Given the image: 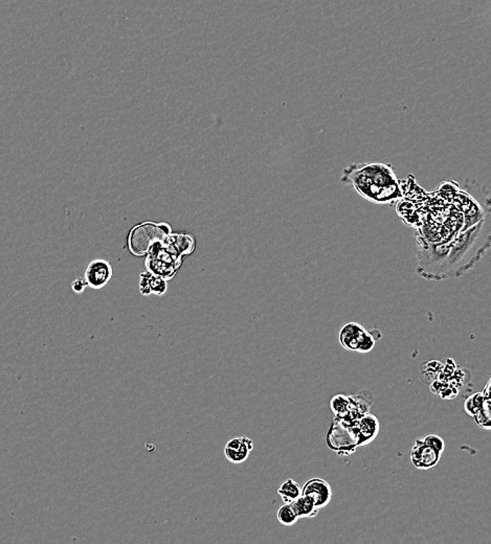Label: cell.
Returning <instances> with one entry per match:
<instances>
[{"instance_id": "cell-3", "label": "cell", "mask_w": 491, "mask_h": 544, "mask_svg": "<svg viewBox=\"0 0 491 544\" xmlns=\"http://www.w3.org/2000/svg\"><path fill=\"white\" fill-rule=\"evenodd\" d=\"M339 343L343 349L359 353H369L375 347V339L361 325L346 324L339 331Z\"/></svg>"}, {"instance_id": "cell-4", "label": "cell", "mask_w": 491, "mask_h": 544, "mask_svg": "<svg viewBox=\"0 0 491 544\" xmlns=\"http://www.w3.org/2000/svg\"><path fill=\"white\" fill-rule=\"evenodd\" d=\"M111 264L107 260L98 259L88 265L85 272V282L93 289H101L111 280Z\"/></svg>"}, {"instance_id": "cell-13", "label": "cell", "mask_w": 491, "mask_h": 544, "mask_svg": "<svg viewBox=\"0 0 491 544\" xmlns=\"http://www.w3.org/2000/svg\"><path fill=\"white\" fill-rule=\"evenodd\" d=\"M278 521L284 527H292L298 523V518L290 504H284L278 510Z\"/></svg>"}, {"instance_id": "cell-2", "label": "cell", "mask_w": 491, "mask_h": 544, "mask_svg": "<svg viewBox=\"0 0 491 544\" xmlns=\"http://www.w3.org/2000/svg\"><path fill=\"white\" fill-rule=\"evenodd\" d=\"M169 225L147 224L140 225L131 233L130 248L133 253L142 255L150 253L151 249L166 240L169 234Z\"/></svg>"}, {"instance_id": "cell-1", "label": "cell", "mask_w": 491, "mask_h": 544, "mask_svg": "<svg viewBox=\"0 0 491 544\" xmlns=\"http://www.w3.org/2000/svg\"><path fill=\"white\" fill-rule=\"evenodd\" d=\"M341 181L375 204H393L404 197L400 180L390 163H353L343 170Z\"/></svg>"}, {"instance_id": "cell-7", "label": "cell", "mask_w": 491, "mask_h": 544, "mask_svg": "<svg viewBox=\"0 0 491 544\" xmlns=\"http://www.w3.org/2000/svg\"><path fill=\"white\" fill-rule=\"evenodd\" d=\"M253 449V439L245 435H241L228 442L224 448V455L232 464H242L249 459Z\"/></svg>"}, {"instance_id": "cell-17", "label": "cell", "mask_w": 491, "mask_h": 544, "mask_svg": "<svg viewBox=\"0 0 491 544\" xmlns=\"http://www.w3.org/2000/svg\"><path fill=\"white\" fill-rule=\"evenodd\" d=\"M86 286H87V284L83 280H75L73 283V291L77 292V293H82L85 290Z\"/></svg>"}, {"instance_id": "cell-14", "label": "cell", "mask_w": 491, "mask_h": 544, "mask_svg": "<svg viewBox=\"0 0 491 544\" xmlns=\"http://www.w3.org/2000/svg\"><path fill=\"white\" fill-rule=\"evenodd\" d=\"M485 400H486V399L484 398L482 392H476V394L468 397V398L466 399L465 403H464L465 412H467L470 417L474 418V417L480 412L481 408H482L483 405H484Z\"/></svg>"}, {"instance_id": "cell-6", "label": "cell", "mask_w": 491, "mask_h": 544, "mask_svg": "<svg viewBox=\"0 0 491 544\" xmlns=\"http://www.w3.org/2000/svg\"><path fill=\"white\" fill-rule=\"evenodd\" d=\"M303 495H310L314 500L316 508L323 509L328 506L332 500V489L326 480L314 478L305 482L302 488Z\"/></svg>"}, {"instance_id": "cell-5", "label": "cell", "mask_w": 491, "mask_h": 544, "mask_svg": "<svg viewBox=\"0 0 491 544\" xmlns=\"http://www.w3.org/2000/svg\"><path fill=\"white\" fill-rule=\"evenodd\" d=\"M441 455L431 446L427 445L422 439L415 442L411 451V461L413 465L420 470H429L439 463Z\"/></svg>"}, {"instance_id": "cell-9", "label": "cell", "mask_w": 491, "mask_h": 544, "mask_svg": "<svg viewBox=\"0 0 491 544\" xmlns=\"http://www.w3.org/2000/svg\"><path fill=\"white\" fill-rule=\"evenodd\" d=\"M298 519L312 518L319 514L320 509L316 508L314 500L310 495H301L292 504H290Z\"/></svg>"}, {"instance_id": "cell-18", "label": "cell", "mask_w": 491, "mask_h": 544, "mask_svg": "<svg viewBox=\"0 0 491 544\" xmlns=\"http://www.w3.org/2000/svg\"><path fill=\"white\" fill-rule=\"evenodd\" d=\"M483 396H484L485 399H490V379L487 381L486 386H485L484 390L482 392Z\"/></svg>"}, {"instance_id": "cell-15", "label": "cell", "mask_w": 491, "mask_h": 544, "mask_svg": "<svg viewBox=\"0 0 491 544\" xmlns=\"http://www.w3.org/2000/svg\"><path fill=\"white\" fill-rule=\"evenodd\" d=\"M474 419L476 424H478V426H480L481 428L487 429V430L491 428L490 399H486V400H485L484 405H483L480 412L474 417Z\"/></svg>"}, {"instance_id": "cell-8", "label": "cell", "mask_w": 491, "mask_h": 544, "mask_svg": "<svg viewBox=\"0 0 491 544\" xmlns=\"http://www.w3.org/2000/svg\"><path fill=\"white\" fill-rule=\"evenodd\" d=\"M354 427L357 435V446H365L377 437L380 422L374 415L368 412L361 415V418L356 421Z\"/></svg>"}, {"instance_id": "cell-10", "label": "cell", "mask_w": 491, "mask_h": 544, "mask_svg": "<svg viewBox=\"0 0 491 544\" xmlns=\"http://www.w3.org/2000/svg\"><path fill=\"white\" fill-rule=\"evenodd\" d=\"M166 289H167L166 282L159 275H148V273L142 275L141 292L143 294L148 296V294L155 293L161 296L165 293Z\"/></svg>"}, {"instance_id": "cell-12", "label": "cell", "mask_w": 491, "mask_h": 544, "mask_svg": "<svg viewBox=\"0 0 491 544\" xmlns=\"http://www.w3.org/2000/svg\"><path fill=\"white\" fill-rule=\"evenodd\" d=\"M278 494L285 504H292L302 495V488L298 482H294L292 478H288L278 489Z\"/></svg>"}, {"instance_id": "cell-11", "label": "cell", "mask_w": 491, "mask_h": 544, "mask_svg": "<svg viewBox=\"0 0 491 544\" xmlns=\"http://www.w3.org/2000/svg\"><path fill=\"white\" fill-rule=\"evenodd\" d=\"M353 405L352 397L345 396V395H337L330 401V407L335 418L343 419L348 416Z\"/></svg>"}, {"instance_id": "cell-16", "label": "cell", "mask_w": 491, "mask_h": 544, "mask_svg": "<svg viewBox=\"0 0 491 544\" xmlns=\"http://www.w3.org/2000/svg\"><path fill=\"white\" fill-rule=\"evenodd\" d=\"M423 442H425L427 445L431 446V448L436 450V451L439 452L440 455H442L444 451V447H445V444H444L443 439L439 437V435H425V437H422Z\"/></svg>"}]
</instances>
